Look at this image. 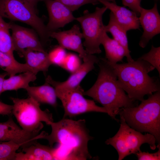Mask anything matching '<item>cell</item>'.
<instances>
[{"mask_svg": "<svg viewBox=\"0 0 160 160\" xmlns=\"http://www.w3.org/2000/svg\"><path fill=\"white\" fill-rule=\"evenodd\" d=\"M50 125L51 133H47L43 139L47 140L50 146L59 143L56 148L55 160H86L92 157L88 149L91 136L84 119L77 121L63 118L59 121L52 122Z\"/></svg>", "mask_w": 160, "mask_h": 160, "instance_id": "1", "label": "cell"}, {"mask_svg": "<svg viewBox=\"0 0 160 160\" xmlns=\"http://www.w3.org/2000/svg\"><path fill=\"white\" fill-rule=\"evenodd\" d=\"M99 71L95 82L84 95L90 97L102 105L108 114L116 121L115 117L123 108L138 105V101L130 98L118 83L114 69L105 58L100 57Z\"/></svg>", "mask_w": 160, "mask_h": 160, "instance_id": "2", "label": "cell"}, {"mask_svg": "<svg viewBox=\"0 0 160 160\" xmlns=\"http://www.w3.org/2000/svg\"><path fill=\"white\" fill-rule=\"evenodd\" d=\"M109 63L114 69L119 84L130 98L141 101L145 95L160 90L159 78L148 75L155 68L147 61L137 59L122 64Z\"/></svg>", "mask_w": 160, "mask_h": 160, "instance_id": "3", "label": "cell"}, {"mask_svg": "<svg viewBox=\"0 0 160 160\" xmlns=\"http://www.w3.org/2000/svg\"><path fill=\"white\" fill-rule=\"evenodd\" d=\"M148 96L139 105L121 108L118 114L133 129L153 135L158 147L160 146V90Z\"/></svg>", "mask_w": 160, "mask_h": 160, "instance_id": "4", "label": "cell"}, {"mask_svg": "<svg viewBox=\"0 0 160 160\" xmlns=\"http://www.w3.org/2000/svg\"><path fill=\"white\" fill-rule=\"evenodd\" d=\"M13 102L12 114L21 127L35 136L44 127L42 122L50 125L54 122L52 114L46 109L42 110L40 103L32 97L25 99L10 97Z\"/></svg>", "mask_w": 160, "mask_h": 160, "instance_id": "5", "label": "cell"}, {"mask_svg": "<svg viewBox=\"0 0 160 160\" xmlns=\"http://www.w3.org/2000/svg\"><path fill=\"white\" fill-rule=\"evenodd\" d=\"M0 15L3 18L30 26L44 42L50 37L51 32L37 15L36 8L25 0H0Z\"/></svg>", "mask_w": 160, "mask_h": 160, "instance_id": "6", "label": "cell"}, {"mask_svg": "<svg viewBox=\"0 0 160 160\" xmlns=\"http://www.w3.org/2000/svg\"><path fill=\"white\" fill-rule=\"evenodd\" d=\"M120 116L121 123L118 131L105 142L117 151L119 160H122L130 154H135L140 151V146L144 143L149 144L152 150L156 148V139L153 135L148 133L143 135L133 129L127 124L122 116Z\"/></svg>", "mask_w": 160, "mask_h": 160, "instance_id": "7", "label": "cell"}, {"mask_svg": "<svg viewBox=\"0 0 160 160\" xmlns=\"http://www.w3.org/2000/svg\"><path fill=\"white\" fill-rule=\"evenodd\" d=\"M107 9L104 6L97 7L94 12L90 13L86 10L82 16L76 18V20L79 23L82 28L84 39L83 45L88 54H99L102 52L100 46L105 31L102 17Z\"/></svg>", "mask_w": 160, "mask_h": 160, "instance_id": "8", "label": "cell"}, {"mask_svg": "<svg viewBox=\"0 0 160 160\" xmlns=\"http://www.w3.org/2000/svg\"><path fill=\"white\" fill-rule=\"evenodd\" d=\"M55 89L57 97L61 100L64 108V118L73 117L92 112L108 114L105 108L98 106L93 100L84 97V91L80 86L71 89Z\"/></svg>", "mask_w": 160, "mask_h": 160, "instance_id": "9", "label": "cell"}, {"mask_svg": "<svg viewBox=\"0 0 160 160\" xmlns=\"http://www.w3.org/2000/svg\"><path fill=\"white\" fill-rule=\"evenodd\" d=\"M10 29L12 31L11 35L15 51L17 52L21 56L26 49L46 52L39 38L38 34L34 30L11 22Z\"/></svg>", "mask_w": 160, "mask_h": 160, "instance_id": "10", "label": "cell"}, {"mask_svg": "<svg viewBox=\"0 0 160 160\" xmlns=\"http://www.w3.org/2000/svg\"><path fill=\"white\" fill-rule=\"evenodd\" d=\"M50 36L55 39L59 45L65 49L77 52L83 61L88 57L89 55L87 54L83 47L82 42L83 34L78 25H74L68 30L51 32Z\"/></svg>", "mask_w": 160, "mask_h": 160, "instance_id": "11", "label": "cell"}, {"mask_svg": "<svg viewBox=\"0 0 160 160\" xmlns=\"http://www.w3.org/2000/svg\"><path fill=\"white\" fill-rule=\"evenodd\" d=\"M139 17L140 25L143 32L140 38L139 46L145 48L149 41L160 33V15L156 3L151 9L141 7Z\"/></svg>", "mask_w": 160, "mask_h": 160, "instance_id": "12", "label": "cell"}, {"mask_svg": "<svg viewBox=\"0 0 160 160\" xmlns=\"http://www.w3.org/2000/svg\"><path fill=\"white\" fill-rule=\"evenodd\" d=\"M48 12L49 19L46 25L50 32L63 28L68 23L76 20L72 12L57 0H45L44 1Z\"/></svg>", "mask_w": 160, "mask_h": 160, "instance_id": "13", "label": "cell"}, {"mask_svg": "<svg viewBox=\"0 0 160 160\" xmlns=\"http://www.w3.org/2000/svg\"><path fill=\"white\" fill-rule=\"evenodd\" d=\"M98 58L94 55H89L88 58L81 64L80 67L66 81L59 82L54 80L50 76H48L45 81L49 83L55 89H71L80 86V83L86 75L95 68L94 65L97 64Z\"/></svg>", "mask_w": 160, "mask_h": 160, "instance_id": "14", "label": "cell"}, {"mask_svg": "<svg viewBox=\"0 0 160 160\" xmlns=\"http://www.w3.org/2000/svg\"><path fill=\"white\" fill-rule=\"evenodd\" d=\"M11 116L7 121L0 123V142L13 141L19 143H31L43 138L42 132L35 136L24 131L15 123Z\"/></svg>", "mask_w": 160, "mask_h": 160, "instance_id": "15", "label": "cell"}, {"mask_svg": "<svg viewBox=\"0 0 160 160\" xmlns=\"http://www.w3.org/2000/svg\"><path fill=\"white\" fill-rule=\"evenodd\" d=\"M98 1L100 3L111 10L117 22L126 31L140 30L139 17L134 12L125 7L119 6L116 3L104 0Z\"/></svg>", "mask_w": 160, "mask_h": 160, "instance_id": "16", "label": "cell"}, {"mask_svg": "<svg viewBox=\"0 0 160 160\" xmlns=\"http://www.w3.org/2000/svg\"><path fill=\"white\" fill-rule=\"evenodd\" d=\"M55 149L35 141L23 147L22 151L16 153L15 160H55Z\"/></svg>", "mask_w": 160, "mask_h": 160, "instance_id": "17", "label": "cell"}, {"mask_svg": "<svg viewBox=\"0 0 160 160\" xmlns=\"http://www.w3.org/2000/svg\"><path fill=\"white\" fill-rule=\"evenodd\" d=\"M25 90L29 96L38 103L47 104L54 107L57 105V96L54 87L47 82L41 85L28 87Z\"/></svg>", "mask_w": 160, "mask_h": 160, "instance_id": "18", "label": "cell"}, {"mask_svg": "<svg viewBox=\"0 0 160 160\" xmlns=\"http://www.w3.org/2000/svg\"><path fill=\"white\" fill-rule=\"evenodd\" d=\"M25 61V63L31 68L32 71L36 74L39 72L44 74L48 71L51 64L49 60L48 53L26 49L22 55Z\"/></svg>", "mask_w": 160, "mask_h": 160, "instance_id": "19", "label": "cell"}, {"mask_svg": "<svg viewBox=\"0 0 160 160\" xmlns=\"http://www.w3.org/2000/svg\"><path fill=\"white\" fill-rule=\"evenodd\" d=\"M101 44L103 46L105 53V58L111 63L116 64L122 62L126 57L125 50L117 41L109 37L105 31L101 40Z\"/></svg>", "mask_w": 160, "mask_h": 160, "instance_id": "20", "label": "cell"}, {"mask_svg": "<svg viewBox=\"0 0 160 160\" xmlns=\"http://www.w3.org/2000/svg\"><path fill=\"white\" fill-rule=\"evenodd\" d=\"M104 31L110 33L113 39L117 41L125 49L126 52V57L127 62L134 60L130 55V51L128 47V40L127 35V31L121 26L116 20L112 13L109 14V20L108 24L104 26Z\"/></svg>", "mask_w": 160, "mask_h": 160, "instance_id": "21", "label": "cell"}, {"mask_svg": "<svg viewBox=\"0 0 160 160\" xmlns=\"http://www.w3.org/2000/svg\"><path fill=\"white\" fill-rule=\"evenodd\" d=\"M36 74L32 71H26L9 76L5 79L3 85V92L7 91L17 90L20 89H25L29 83L36 79Z\"/></svg>", "mask_w": 160, "mask_h": 160, "instance_id": "22", "label": "cell"}, {"mask_svg": "<svg viewBox=\"0 0 160 160\" xmlns=\"http://www.w3.org/2000/svg\"><path fill=\"white\" fill-rule=\"evenodd\" d=\"M0 67L9 76L17 73L32 71L31 68L25 63H20L16 60L14 56L1 51H0Z\"/></svg>", "mask_w": 160, "mask_h": 160, "instance_id": "23", "label": "cell"}, {"mask_svg": "<svg viewBox=\"0 0 160 160\" xmlns=\"http://www.w3.org/2000/svg\"><path fill=\"white\" fill-rule=\"evenodd\" d=\"M10 23H7L0 15V51L13 56L14 48L9 32Z\"/></svg>", "mask_w": 160, "mask_h": 160, "instance_id": "24", "label": "cell"}, {"mask_svg": "<svg viewBox=\"0 0 160 160\" xmlns=\"http://www.w3.org/2000/svg\"><path fill=\"white\" fill-rule=\"evenodd\" d=\"M30 143H18L13 141L0 142V160H15L17 151Z\"/></svg>", "mask_w": 160, "mask_h": 160, "instance_id": "25", "label": "cell"}, {"mask_svg": "<svg viewBox=\"0 0 160 160\" xmlns=\"http://www.w3.org/2000/svg\"><path fill=\"white\" fill-rule=\"evenodd\" d=\"M138 59L145 61L157 69L160 75V47L151 46L150 51Z\"/></svg>", "mask_w": 160, "mask_h": 160, "instance_id": "26", "label": "cell"}, {"mask_svg": "<svg viewBox=\"0 0 160 160\" xmlns=\"http://www.w3.org/2000/svg\"><path fill=\"white\" fill-rule=\"evenodd\" d=\"M67 54L65 49L59 45L52 49L48 53V55L51 65L61 67Z\"/></svg>", "mask_w": 160, "mask_h": 160, "instance_id": "27", "label": "cell"}, {"mask_svg": "<svg viewBox=\"0 0 160 160\" xmlns=\"http://www.w3.org/2000/svg\"><path fill=\"white\" fill-rule=\"evenodd\" d=\"M79 57L73 53H67L61 67L71 73H73L78 69L81 65Z\"/></svg>", "mask_w": 160, "mask_h": 160, "instance_id": "28", "label": "cell"}, {"mask_svg": "<svg viewBox=\"0 0 160 160\" xmlns=\"http://www.w3.org/2000/svg\"><path fill=\"white\" fill-rule=\"evenodd\" d=\"M67 7L72 12L87 4L93 5L100 4L98 0H57Z\"/></svg>", "mask_w": 160, "mask_h": 160, "instance_id": "29", "label": "cell"}, {"mask_svg": "<svg viewBox=\"0 0 160 160\" xmlns=\"http://www.w3.org/2000/svg\"><path fill=\"white\" fill-rule=\"evenodd\" d=\"M159 149L156 152L150 153L148 152H142L140 151L136 153L138 160H160V146L157 147Z\"/></svg>", "mask_w": 160, "mask_h": 160, "instance_id": "30", "label": "cell"}, {"mask_svg": "<svg viewBox=\"0 0 160 160\" xmlns=\"http://www.w3.org/2000/svg\"><path fill=\"white\" fill-rule=\"evenodd\" d=\"M142 0H122L123 5L124 7H127L139 16L141 2Z\"/></svg>", "mask_w": 160, "mask_h": 160, "instance_id": "31", "label": "cell"}, {"mask_svg": "<svg viewBox=\"0 0 160 160\" xmlns=\"http://www.w3.org/2000/svg\"><path fill=\"white\" fill-rule=\"evenodd\" d=\"M13 105H8L0 101V114L12 116Z\"/></svg>", "mask_w": 160, "mask_h": 160, "instance_id": "32", "label": "cell"}, {"mask_svg": "<svg viewBox=\"0 0 160 160\" xmlns=\"http://www.w3.org/2000/svg\"><path fill=\"white\" fill-rule=\"evenodd\" d=\"M7 75H8L5 72L0 73V95L3 92V83L5 77Z\"/></svg>", "mask_w": 160, "mask_h": 160, "instance_id": "33", "label": "cell"}, {"mask_svg": "<svg viewBox=\"0 0 160 160\" xmlns=\"http://www.w3.org/2000/svg\"><path fill=\"white\" fill-rule=\"evenodd\" d=\"M28 2L34 7L36 8V6L37 4L40 1H44L45 0H25Z\"/></svg>", "mask_w": 160, "mask_h": 160, "instance_id": "34", "label": "cell"}, {"mask_svg": "<svg viewBox=\"0 0 160 160\" xmlns=\"http://www.w3.org/2000/svg\"><path fill=\"white\" fill-rule=\"evenodd\" d=\"M107 1L113 2L114 3H116V0H104Z\"/></svg>", "mask_w": 160, "mask_h": 160, "instance_id": "35", "label": "cell"}]
</instances>
